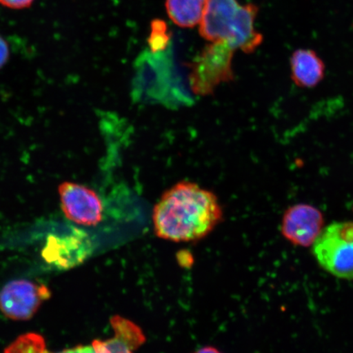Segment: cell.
Returning <instances> with one entry per match:
<instances>
[{"instance_id": "cell-11", "label": "cell", "mask_w": 353, "mask_h": 353, "mask_svg": "<svg viewBox=\"0 0 353 353\" xmlns=\"http://www.w3.org/2000/svg\"><path fill=\"white\" fill-rule=\"evenodd\" d=\"M110 323L114 336L104 341L108 353H134L144 343L143 331L130 321L114 316Z\"/></svg>"}, {"instance_id": "cell-12", "label": "cell", "mask_w": 353, "mask_h": 353, "mask_svg": "<svg viewBox=\"0 0 353 353\" xmlns=\"http://www.w3.org/2000/svg\"><path fill=\"white\" fill-rule=\"evenodd\" d=\"M206 0H166L168 15L176 25L192 28L200 23Z\"/></svg>"}, {"instance_id": "cell-13", "label": "cell", "mask_w": 353, "mask_h": 353, "mask_svg": "<svg viewBox=\"0 0 353 353\" xmlns=\"http://www.w3.org/2000/svg\"><path fill=\"white\" fill-rule=\"evenodd\" d=\"M171 34L168 29L165 21L161 19H154L151 23V33L148 38L150 50L152 54L164 52L170 46Z\"/></svg>"}, {"instance_id": "cell-10", "label": "cell", "mask_w": 353, "mask_h": 353, "mask_svg": "<svg viewBox=\"0 0 353 353\" xmlns=\"http://www.w3.org/2000/svg\"><path fill=\"white\" fill-rule=\"evenodd\" d=\"M291 78L298 87L312 88L325 77V65L315 51L300 48L290 57Z\"/></svg>"}, {"instance_id": "cell-8", "label": "cell", "mask_w": 353, "mask_h": 353, "mask_svg": "<svg viewBox=\"0 0 353 353\" xmlns=\"http://www.w3.org/2000/svg\"><path fill=\"white\" fill-rule=\"evenodd\" d=\"M240 6L237 0H206L201 21V37L210 42L227 41Z\"/></svg>"}, {"instance_id": "cell-9", "label": "cell", "mask_w": 353, "mask_h": 353, "mask_svg": "<svg viewBox=\"0 0 353 353\" xmlns=\"http://www.w3.org/2000/svg\"><path fill=\"white\" fill-rule=\"evenodd\" d=\"M259 8L252 3L241 6L234 20L227 41L234 50L252 54L263 43V35L255 30Z\"/></svg>"}, {"instance_id": "cell-18", "label": "cell", "mask_w": 353, "mask_h": 353, "mask_svg": "<svg viewBox=\"0 0 353 353\" xmlns=\"http://www.w3.org/2000/svg\"><path fill=\"white\" fill-rule=\"evenodd\" d=\"M194 353H222L220 352L218 350H216L214 347H205L201 348V350H199L196 352Z\"/></svg>"}, {"instance_id": "cell-19", "label": "cell", "mask_w": 353, "mask_h": 353, "mask_svg": "<svg viewBox=\"0 0 353 353\" xmlns=\"http://www.w3.org/2000/svg\"><path fill=\"white\" fill-rule=\"evenodd\" d=\"M43 353H50V352H48L46 351V352H44Z\"/></svg>"}, {"instance_id": "cell-16", "label": "cell", "mask_w": 353, "mask_h": 353, "mask_svg": "<svg viewBox=\"0 0 353 353\" xmlns=\"http://www.w3.org/2000/svg\"><path fill=\"white\" fill-rule=\"evenodd\" d=\"M10 59V48L2 37H0V69L7 63Z\"/></svg>"}, {"instance_id": "cell-6", "label": "cell", "mask_w": 353, "mask_h": 353, "mask_svg": "<svg viewBox=\"0 0 353 353\" xmlns=\"http://www.w3.org/2000/svg\"><path fill=\"white\" fill-rule=\"evenodd\" d=\"M59 192L66 218L85 226H96L103 221V203L94 190L65 182L60 185Z\"/></svg>"}, {"instance_id": "cell-4", "label": "cell", "mask_w": 353, "mask_h": 353, "mask_svg": "<svg viewBox=\"0 0 353 353\" xmlns=\"http://www.w3.org/2000/svg\"><path fill=\"white\" fill-rule=\"evenodd\" d=\"M92 250L94 245L90 236L74 228L68 233L48 236L42 257L50 266L65 270L85 262Z\"/></svg>"}, {"instance_id": "cell-3", "label": "cell", "mask_w": 353, "mask_h": 353, "mask_svg": "<svg viewBox=\"0 0 353 353\" xmlns=\"http://www.w3.org/2000/svg\"><path fill=\"white\" fill-rule=\"evenodd\" d=\"M234 50L226 41L211 42L191 65L190 79L196 94L210 95L220 83L233 79Z\"/></svg>"}, {"instance_id": "cell-2", "label": "cell", "mask_w": 353, "mask_h": 353, "mask_svg": "<svg viewBox=\"0 0 353 353\" xmlns=\"http://www.w3.org/2000/svg\"><path fill=\"white\" fill-rule=\"evenodd\" d=\"M317 263L331 275L353 280V222H335L323 229L312 245Z\"/></svg>"}, {"instance_id": "cell-7", "label": "cell", "mask_w": 353, "mask_h": 353, "mask_svg": "<svg viewBox=\"0 0 353 353\" xmlns=\"http://www.w3.org/2000/svg\"><path fill=\"white\" fill-rule=\"evenodd\" d=\"M324 215L315 206L297 204L289 207L282 217L281 231L293 245L308 247L321 235L324 229Z\"/></svg>"}, {"instance_id": "cell-14", "label": "cell", "mask_w": 353, "mask_h": 353, "mask_svg": "<svg viewBox=\"0 0 353 353\" xmlns=\"http://www.w3.org/2000/svg\"><path fill=\"white\" fill-rule=\"evenodd\" d=\"M46 351V342L41 335L30 333L21 335L4 353H43Z\"/></svg>"}, {"instance_id": "cell-5", "label": "cell", "mask_w": 353, "mask_h": 353, "mask_svg": "<svg viewBox=\"0 0 353 353\" xmlns=\"http://www.w3.org/2000/svg\"><path fill=\"white\" fill-rule=\"evenodd\" d=\"M50 295L46 285L28 281H11L0 292V310L11 319L28 320Z\"/></svg>"}, {"instance_id": "cell-1", "label": "cell", "mask_w": 353, "mask_h": 353, "mask_svg": "<svg viewBox=\"0 0 353 353\" xmlns=\"http://www.w3.org/2000/svg\"><path fill=\"white\" fill-rule=\"evenodd\" d=\"M223 217L222 206L214 192L182 181L163 193L154 207L152 221L157 236L187 242L209 235Z\"/></svg>"}, {"instance_id": "cell-15", "label": "cell", "mask_w": 353, "mask_h": 353, "mask_svg": "<svg viewBox=\"0 0 353 353\" xmlns=\"http://www.w3.org/2000/svg\"><path fill=\"white\" fill-rule=\"evenodd\" d=\"M34 0H0V4L13 10H22L32 6Z\"/></svg>"}, {"instance_id": "cell-17", "label": "cell", "mask_w": 353, "mask_h": 353, "mask_svg": "<svg viewBox=\"0 0 353 353\" xmlns=\"http://www.w3.org/2000/svg\"><path fill=\"white\" fill-rule=\"evenodd\" d=\"M59 353H95V351L92 346H78Z\"/></svg>"}]
</instances>
